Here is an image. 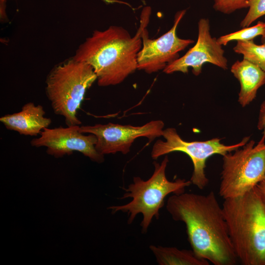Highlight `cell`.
I'll return each mask as SVG.
<instances>
[{
    "label": "cell",
    "instance_id": "ba28073f",
    "mask_svg": "<svg viewBox=\"0 0 265 265\" xmlns=\"http://www.w3.org/2000/svg\"><path fill=\"white\" fill-rule=\"evenodd\" d=\"M164 124L161 120H153L142 126L121 125L108 123L94 125H80L79 131L91 133L97 138L95 148L103 155L120 152L127 154L134 140L140 137L152 141L162 135Z\"/></svg>",
    "mask_w": 265,
    "mask_h": 265
},
{
    "label": "cell",
    "instance_id": "ffe728a7",
    "mask_svg": "<svg viewBox=\"0 0 265 265\" xmlns=\"http://www.w3.org/2000/svg\"><path fill=\"white\" fill-rule=\"evenodd\" d=\"M258 192L265 208V176L256 186Z\"/></svg>",
    "mask_w": 265,
    "mask_h": 265
},
{
    "label": "cell",
    "instance_id": "277c9868",
    "mask_svg": "<svg viewBox=\"0 0 265 265\" xmlns=\"http://www.w3.org/2000/svg\"><path fill=\"white\" fill-rule=\"evenodd\" d=\"M168 162L167 156L160 163L155 161L154 172L147 180L138 176L133 177V183L127 187L123 188L125 192L120 198H130L131 201L108 209L112 213L118 212L126 213L129 216V224L133 222L138 214L141 213L143 218L140 226L142 232L146 233L153 218H159V211L164 205L165 197L171 193L179 194L184 192L185 188L191 184L190 180L185 179L168 180L165 173Z\"/></svg>",
    "mask_w": 265,
    "mask_h": 265
},
{
    "label": "cell",
    "instance_id": "7402d4cb",
    "mask_svg": "<svg viewBox=\"0 0 265 265\" xmlns=\"http://www.w3.org/2000/svg\"><path fill=\"white\" fill-rule=\"evenodd\" d=\"M262 44H265V32L263 35L262 36Z\"/></svg>",
    "mask_w": 265,
    "mask_h": 265
},
{
    "label": "cell",
    "instance_id": "2e32d148",
    "mask_svg": "<svg viewBox=\"0 0 265 265\" xmlns=\"http://www.w3.org/2000/svg\"><path fill=\"white\" fill-rule=\"evenodd\" d=\"M265 32V22L259 21L251 27H246L241 30L220 36L217 39L221 45L226 46L233 41H250L259 35H263Z\"/></svg>",
    "mask_w": 265,
    "mask_h": 265
},
{
    "label": "cell",
    "instance_id": "8fae6325",
    "mask_svg": "<svg viewBox=\"0 0 265 265\" xmlns=\"http://www.w3.org/2000/svg\"><path fill=\"white\" fill-rule=\"evenodd\" d=\"M210 23L207 19L202 18L198 22V39L196 44L183 56L169 64L163 70L166 74L176 72L187 73L192 67L195 76L200 75L203 65L212 63L222 69H228V61L224 51L217 39L212 37L210 32Z\"/></svg>",
    "mask_w": 265,
    "mask_h": 265
},
{
    "label": "cell",
    "instance_id": "8992f818",
    "mask_svg": "<svg viewBox=\"0 0 265 265\" xmlns=\"http://www.w3.org/2000/svg\"><path fill=\"white\" fill-rule=\"evenodd\" d=\"M242 148L223 156L219 194L224 199L245 194L265 176V135Z\"/></svg>",
    "mask_w": 265,
    "mask_h": 265
},
{
    "label": "cell",
    "instance_id": "9a60e30c",
    "mask_svg": "<svg viewBox=\"0 0 265 265\" xmlns=\"http://www.w3.org/2000/svg\"><path fill=\"white\" fill-rule=\"evenodd\" d=\"M233 50L235 53L242 54L243 59L265 71V44L257 45L253 40L237 41Z\"/></svg>",
    "mask_w": 265,
    "mask_h": 265
},
{
    "label": "cell",
    "instance_id": "603a6c76",
    "mask_svg": "<svg viewBox=\"0 0 265 265\" xmlns=\"http://www.w3.org/2000/svg\"><path fill=\"white\" fill-rule=\"evenodd\" d=\"M7 0H0V4H2V5H0V6H4V3Z\"/></svg>",
    "mask_w": 265,
    "mask_h": 265
},
{
    "label": "cell",
    "instance_id": "d6986e66",
    "mask_svg": "<svg viewBox=\"0 0 265 265\" xmlns=\"http://www.w3.org/2000/svg\"><path fill=\"white\" fill-rule=\"evenodd\" d=\"M257 128L262 131L263 135H265V100L262 102L260 107Z\"/></svg>",
    "mask_w": 265,
    "mask_h": 265
},
{
    "label": "cell",
    "instance_id": "30bf717a",
    "mask_svg": "<svg viewBox=\"0 0 265 265\" xmlns=\"http://www.w3.org/2000/svg\"><path fill=\"white\" fill-rule=\"evenodd\" d=\"M80 127L74 125L45 128L39 137L31 140L30 144L36 148L46 147L47 153L56 158L70 155L77 151L92 161L103 162L104 156L99 153L95 148L96 136L91 133L84 135L80 132Z\"/></svg>",
    "mask_w": 265,
    "mask_h": 265
},
{
    "label": "cell",
    "instance_id": "44dd1931",
    "mask_svg": "<svg viewBox=\"0 0 265 265\" xmlns=\"http://www.w3.org/2000/svg\"><path fill=\"white\" fill-rule=\"evenodd\" d=\"M104 0L105 2H106V3H114V2H119V3H125V2H121L120 1H118L117 0Z\"/></svg>",
    "mask_w": 265,
    "mask_h": 265
},
{
    "label": "cell",
    "instance_id": "6da1fadb",
    "mask_svg": "<svg viewBox=\"0 0 265 265\" xmlns=\"http://www.w3.org/2000/svg\"><path fill=\"white\" fill-rule=\"evenodd\" d=\"M166 209L175 221L184 222L188 240L198 257L214 265H234L238 258L228 233L222 207L212 191L206 195L173 194Z\"/></svg>",
    "mask_w": 265,
    "mask_h": 265
},
{
    "label": "cell",
    "instance_id": "5b68a950",
    "mask_svg": "<svg viewBox=\"0 0 265 265\" xmlns=\"http://www.w3.org/2000/svg\"><path fill=\"white\" fill-rule=\"evenodd\" d=\"M97 80L93 68L73 58L54 67L46 80V94L53 110L67 126L81 125L78 110L86 91Z\"/></svg>",
    "mask_w": 265,
    "mask_h": 265
},
{
    "label": "cell",
    "instance_id": "7c38bea8",
    "mask_svg": "<svg viewBox=\"0 0 265 265\" xmlns=\"http://www.w3.org/2000/svg\"><path fill=\"white\" fill-rule=\"evenodd\" d=\"M45 113L41 105L29 102L24 105L20 111L1 116L0 122L8 130L21 135L36 136L52 123Z\"/></svg>",
    "mask_w": 265,
    "mask_h": 265
},
{
    "label": "cell",
    "instance_id": "4fadbf2b",
    "mask_svg": "<svg viewBox=\"0 0 265 265\" xmlns=\"http://www.w3.org/2000/svg\"><path fill=\"white\" fill-rule=\"evenodd\" d=\"M231 71L239 81L238 102L244 107L255 99L258 89L265 84V71L245 59L235 62Z\"/></svg>",
    "mask_w": 265,
    "mask_h": 265
},
{
    "label": "cell",
    "instance_id": "52a82bcc",
    "mask_svg": "<svg viewBox=\"0 0 265 265\" xmlns=\"http://www.w3.org/2000/svg\"><path fill=\"white\" fill-rule=\"evenodd\" d=\"M162 136L165 141L158 140L155 142L151 151L152 158L156 160L163 155L177 151L186 154L193 165L190 181L200 189H204L209 183L205 173L207 159L215 154L223 156L235 151L245 145L250 139L249 136H246L239 143L230 145L221 143L218 138L189 142L183 139L173 128L164 129Z\"/></svg>",
    "mask_w": 265,
    "mask_h": 265
},
{
    "label": "cell",
    "instance_id": "e0dca14e",
    "mask_svg": "<svg viewBox=\"0 0 265 265\" xmlns=\"http://www.w3.org/2000/svg\"><path fill=\"white\" fill-rule=\"evenodd\" d=\"M249 10L240 23V26L248 27L259 18L265 15V0H244Z\"/></svg>",
    "mask_w": 265,
    "mask_h": 265
},
{
    "label": "cell",
    "instance_id": "3957f363",
    "mask_svg": "<svg viewBox=\"0 0 265 265\" xmlns=\"http://www.w3.org/2000/svg\"><path fill=\"white\" fill-rule=\"evenodd\" d=\"M224 200L223 211L238 259L244 265H265V208L256 186Z\"/></svg>",
    "mask_w": 265,
    "mask_h": 265
},
{
    "label": "cell",
    "instance_id": "9c48e42d",
    "mask_svg": "<svg viewBox=\"0 0 265 265\" xmlns=\"http://www.w3.org/2000/svg\"><path fill=\"white\" fill-rule=\"evenodd\" d=\"M186 12V10L178 12L173 26L157 39H150L146 27L143 28L141 34L142 46L137 54V69L148 74L163 70L179 58L180 52L194 42L192 40L180 38L177 35L178 25Z\"/></svg>",
    "mask_w": 265,
    "mask_h": 265
},
{
    "label": "cell",
    "instance_id": "5bb4252c",
    "mask_svg": "<svg viewBox=\"0 0 265 265\" xmlns=\"http://www.w3.org/2000/svg\"><path fill=\"white\" fill-rule=\"evenodd\" d=\"M149 248L159 265H209V262L198 257L192 250L174 247L151 245Z\"/></svg>",
    "mask_w": 265,
    "mask_h": 265
},
{
    "label": "cell",
    "instance_id": "ac0fdd59",
    "mask_svg": "<svg viewBox=\"0 0 265 265\" xmlns=\"http://www.w3.org/2000/svg\"><path fill=\"white\" fill-rule=\"evenodd\" d=\"M213 8L216 11L224 14H230L235 11L248 7L244 0H214Z\"/></svg>",
    "mask_w": 265,
    "mask_h": 265
},
{
    "label": "cell",
    "instance_id": "7a4b0ae2",
    "mask_svg": "<svg viewBox=\"0 0 265 265\" xmlns=\"http://www.w3.org/2000/svg\"><path fill=\"white\" fill-rule=\"evenodd\" d=\"M151 9L145 7L134 36L121 26H111L95 30L80 45L73 57L93 69L100 86L115 85L137 69V54L142 46V32L148 25Z\"/></svg>",
    "mask_w": 265,
    "mask_h": 265
}]
</instances>
